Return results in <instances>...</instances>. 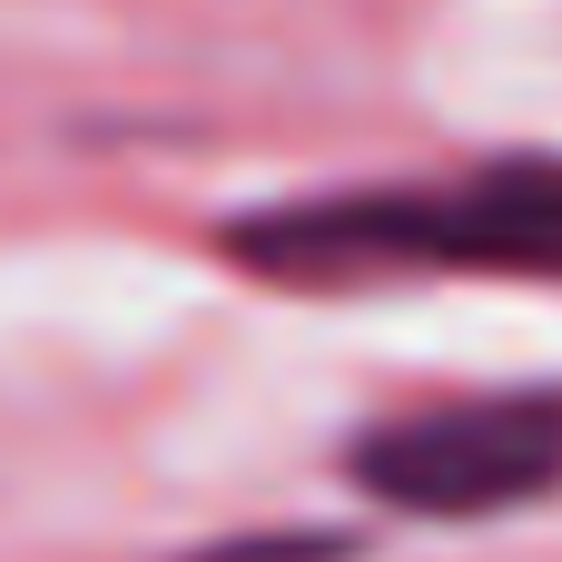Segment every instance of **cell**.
I'll return each mask as SVG.
<instances>
[{
	"label": "cell",
	"instance_id": "1",
	"mask_svg": "<svg viewBox=\"0 0 562 562\" xmlns=\"http://www.w3.org/2000/svg\"><path fill=\"white\" fill-rule=\"evenodd\" d=\"M227 257L306 296H375L405 277H562V158L504 148L454 178L247 207L227 217Z\"/></svg>",
	"mask_w": 562,
	"mask_h": 562
},
{
	"label": "cell",
	"instance_id": "2",
	"mask_svg": "<svg viewBox=\"0 0 562 562\" xmlns=\"http://www.w3.org/2000/svg\"><path fill=\"white\" fill-rule=\"evenodd\" d=\"M356 494L415 524H494L562 494V385H494L395 405L346 445Z\"/></svg>",
	"mask_w": 562,
	"mask_h": 562
}]
</instances>
